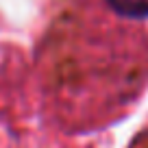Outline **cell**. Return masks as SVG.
Here are the masks:
<instances>
[{
    "label": "cell",
    "mask_w": 148,
    "mask_h": 148,
    "mask_svg": "<svg viewBox=\"0 0 148 148\" xmlns=\"http://www.w3.org/2000/svg\"><path fill=\"white\" fill-rule=\"evenodd\" d=\"M118 15L129 20H148V0H107Z\"/></svg>",
    "instance_id": "1"
}]
</instances>
